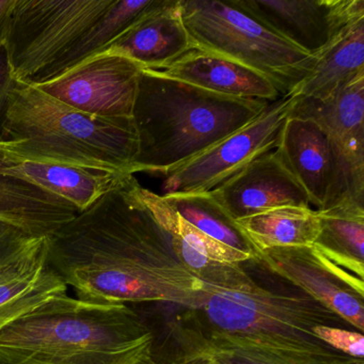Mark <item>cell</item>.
<instances>
[{
    "label": "cell",
    "mask_w": 364,
    "mask_h": 364,
    "mask_svg": "<svg viewBox=\"0 0 364 364\" xmlns=\"http://www.w3.org/2000/svg\"><path fill=\"white\" fill-rule=\"evenodd\" d=\"M139 184L129 174L48 236V262L85 301L168 302L199 309L208 289L178 261L171 234L138 196Z\"/></svg>",
    "instance_id": "obj_1"
},
{
    "label": "cell",
    "mask_w": 364,
    "mask_h": 364,
    "mask_svg": "<svg viewBox=\"0 0 364 364\" xmlns=\"http://www.w3.org/2000/svg\"><path fill=\"white\" fill-rule=\"evenodd\" d=\"M154 336L127 304L50 298L0 329V363L137 364Z\"/></svg>",
    "instance_id": "obj_2"
},
{
    "label": "cell",
    "mask_w": 364,
    "mask_h": 364,
    "mask_svg": "<svg viewBox=\"0 0 364 364\" xmlns=\"http://www.w3.org/2000/svg\"><path fill=\"white\" fill-rule=\"evenodd\" d=\"M269 104L225 97L142 68L132 117L139 144L133 173L167 176L252 122Z\"/></svg>",
    "instance_id": "obj_3"
},
{
    "label": "cell",
    "mask_w": 364,
    "mask_h": 364,
    "mask_svg": "<svg viewBox=\"0 0 364 364\" xmlns=\"http://www.w3.org/2000/svg\"><path fill=\"white\" fill-rule=\"evenodd\" d=\"M0 140L20 141L23 161L123 174H134L139 146L133 119L93 116L18 80L0 118Z\"/></svg>",
    "instance_id": "obj_4"
},
{
    "label": "cell",
    "mask_w": 364,
    "mask_h": 364,
    "mask_svg": "<svg viewBox=\"0 0 364 364\" xmlns=\"http://www.w3.org/2000/svg\"><path fill=\"white\" fill-rule=\"evenodd\" d=\"M191 312L202 317L210 331L330 358L344 355L319 340L313 329L316 326L355 329L304 293H277L257 284L246 291H213Z\"/></svg>",
    "instance_id": "obj_5"
},
{
    "label": "cell",
    "mask_w": 364,
    "mask_h": 364,
    "mask_svg": "<svg viewBox=\"0 0 364 364\" xmlns=\"http://www.w3.org/2000/svg\"><path fill=\"white\" fill-rule=\"evenodd\" d=\"M191 48L214 53L265 76L289 95L312 73L317 59L232 4L180 0Z\"/></svg>",
    "instance_id": "obj_6"
},
{
    "label": "cell",
    "mask_w": 364,
    "mask_h": 364,
    "mask_svg": "<svg viewBox=\"0 0 364 364\" xmlns=\"http://www.w3.org/2000/svg\"><path fill=\"white\" fill-rule=\"evenodd\" d=\"M114 0H14L5 46L14 80L38 85Z\"/></svg>",
    "instance_id": "obj_7"
},
{
    "label": "cell",
    "mask_w": 364,
    "mask_h": 364,
    "mask_svg": "<svg viewBox=\"0 0 364 364\" xmlns=\"http://www.w3.org/2000/svg\"><path fill=\"white\" fill-rule=\"evenodd\" d=\"M291 116L314 121L329 139L331 176L317 210L364 208V74L325 101L297 99Z\"/></svg>",
    "instance_id": "obj_8"
},
{
    "label": "cell",
    "mask_w": 364,
    "mask_h": 364,
    "mask_svg": "<svg viewBox=\"0 0 364 364\" xmlns=\"http://www.w3.org/2000/svg\"><path fill=\"white\" fill-rule=\"evenodd\" d=\"M296 102L295 95L272 102L252 122L170 172L165 176L161 196L208 193L253 159L276 150Z\"/></svg>",
    "instance_id": "obj_9"
},
{
    "label": "cell",
    "mask_w": 364,
    "mask_h": 364,
    "mask_svg": "<svg viewBox=\"0 0 364 364\" xmlns=\"http://www.w3.org/2000/svg\"><path fill=\"white\" fill-rule=\"evenodd\" d=\"M141 70L132 59L105 50L35 86L80 112L132 119Z\"/></svg>",
    "instance_id": "obj_10"
},
{
    "label": "cell",
    "mask_w": 364,
    "mask_h": 364,
    "mask_svg": "<svg viewBox=\"0 0 364 364\" xmlns=\"http://www.w3.org/2000/svg\"><path fill=\"white\" fill-rule=\"evenodd\" d=\"M306 54L318 59L364 20V0H231Z\"/></svg>",
    "instance_id": "obj_11"
},
{
    "label": "cell",
    "mask_w": 364,
    "mask_h": 364,
    "mask_svg": "<svg viewBox=\"0 0 364 364\" xmlns=\"http://www.w3.org/2000/svg\"><path fill=\"white\" fill-rule=\"evenodd\" d=\"M255 261L363 333V280L326 259L314 246L268 249Z\"/></svg>",
    "instance_id": "obj_12"
},
{
    "label": "cell",
    "mask_w": 364,
    "mask_h": 364,
    "mask_svg": "<svg viewBox=\"0 0 364 364\" xmlns=\"http://www.w3.org/2000/svg\"><path fill=\"white\" fill-rule=\"evenodd\" d=\"M210 193L235 220L284 206L311 205L277 150L253 159Z\"/></svg>",
    "instance_id": "obj_13"
},
{
    "label": "cell",
    "mask_w": 364,
    "mask_h": 364,
    "mask_svg": "<svg viewBox=\"0 0 364 364\" xmlns=\"http://www.w3.org/2000/svg\"><path fill=\"white\" fill-rule=\"evenodd\" d=\"M18 146L20 141L0 140V220L31 235L50 236L80 212L27 181L6 176L8 168L23 161Z\"/></svg>",
    "instance_id": "obj_14"
},
{
    "label": "cell",
    "mask_w": 364,
    "mask_h": 364,
    "mask_svg": "<svg viewBox=\"0 0 364 364\" xmlns=\"http://www.w3.org/2000/svg\"><path fill=\"white\" fill-rule=\"evenodd\" d=\"M67 291L48 262V236L38 238L0 266V329Z\"/></svg>",
    "instance_id": "obj_15"
},
{
    "label": "cell",
    "mask_w": 364,
    "mask_h": 364,
    "mask_svg": "<svg viewBox=\"0 0 364 364\" xmlns=\"http://www.w3.org/2000/svg\"><path fill=\"white\" fill-rule=\"evenodd\" d=\"M191 48L180 0H155L152 7L106 50L127 57L144 69L161 70Z\"/></svg>",
    "instance_id": "obj_16"
},
{
    "label": "cell",
    "mask_w": 364,
    "mask_h": 364,
    "mask_svg": "<svg viewBox=\"0 0 364 364\" xmlns=\"http://www.w3.org/2000/svg\"><path fill=\"white\" fill-rule=\"evenodd\" d=\"M156 71L225 97L269 103L282 97L277 87L262 74L220 55L197 48H191L171 65Z\"/></svg>",
    "instance_id": "obj_17"
},
{
    "label": "cell",
    "mask_w": 364,
    "mask_h": 364,
    "mask_svg": "<svg viewBox=\"0 0 364 364\" xmlns=\"http://www.w3.org/2000/svg\"><path fill=\"white\" fill-rule=\"evenodd\" d=\"M276 150L310 204L321 210L331 176V150L325 132L314 121L289 114Z\"/></svg>",
    "instance_id": "obj_18"
},
{
    "label": "cell",
    "mask_w": 364,
    "mask_h": 364,
    "mask_svg": "<svg viewBox=\"0 0 364 364\" xmlns=\"http://www.w3.org/2000/svg\"><path fill=\"white\" fill-rule=\"evenodd\" d=\"M5 174L22 178L61 198L80 213L114 191L129 176L39 161H22L8 168Z\"/></svg>",
    "instance_id": "obj_19"
},
{
    "label": "cell",
    "mask_w": 364,
    "mask_h": 364,
    "mask_svg": "<svg viewBox=\"0 0 364 364\" xmlns=\"http://www.w3.org/2000/svg\"><path fill=\"white\" fill-rule=\"evenodd\" d=\"M364 74V20L351 26L323 53L293 93L298 100L325 101Z\"/></svg>",
    "instance_id": "obj_20"
},
{
    "label": "cell",
    "mask_w": 364,
    "mask_h": 364,
    "mask_svg": "<svg viewBox=\"0 0 364 364\" xmlns=\"http://www.w3.org/2000/svg\"><path fill=\"white\" fill-rule=\"evenodd\" d=\"M183 340L184 353L204 355L217 364H329L338 359L277 348L210 330L208 333L191 330Z\"/></svg>",
    "instance_id": "obj_21"
},
{
    "label": "cell",
    "mask_w": 364,
    "mask_h": 364,
    "mask_svg": "<svg viewBox=\"0 0 364 364\" xmlns=\"http://www.w3.org/2000/svg\"><path fill=\"white\" fill-rule=\"evenodd\" d=\"M257 253L281 247L313 246L319 232L316 210L284 206L238 219Z\"/></svg>",
    "instance_id": "obj_22"
},
{
    "label": "cell",
    "mask_w": 364,
    "mask_h": 364,
    "mask_svg": "<svg viewBox=\"0 0 364 364\" xmlns=\"http://www.w3.org/2000/svg\"><path fill=\"white\" fill-rule=\"evenodd\" d=\"M319 232L313 246L332 263L363 280L364 208L317 210Z\"/></svg>",
    "instance_id": "obj_23"
},
{
    "label": "cell",
    "mask_w": 364,
    "mask_h": 364,
    "mask_svg": "<svg viewBox=\"0 0 364 364\" xmlns=\"http://www.w3.org/2000/svg\"><path fill=\"white\" fill-rule=\"evenodd\" d=\"M155 0H114L101 20L42 78V82L63 73L82 61L104 52L144 16ZM38 84V85H39Z\"/></svg>",
    "instance_id": "obj_24"
},
{
    "label": "cell",
    "mask_w": 364,
    "mask_h": 364,
    "mask_svg": "<svg viewBox=\"0 0 364 364\" xmlns=\"http://www.w3.org/2000/svg\"><path fill=\"white\" fill-rule=\"evenodd\" d=\"M165 201L202 233L257 259V251L249 242L237 221L213 197L212 193H172L161 196Z\"/></svg>",
    "instance_id": "obj_25"
},
{
    "label": "cell",
    "mask_w": 364,
    "mask_h": 364,
    "mask_svg": "<svg viewBox=\"0 0 364 364\" xmlns=\"http://www.w3.org/2000/svg\"><path fill=\"white\" fill-rule=\"evenodd\" d=\"M137 191L140 199L146 204L157 223L166 231L178 235L200 255L219 263L242 264L246 261H252L250 255L213 240L187 223L161 195L144 188L140 184L138 185Z\"/></svg>",
    "instance_id": "obj_26"
},
{
    "label": "cell",
    "mask_w": 364,
    "mask_h": 364,
    "mask_svg": "<svg viewBox=\"0 0 364 364\" xmlns=\"http://www.w3.org/2000/svg\"><path fill=\"white\" fill-rule=\"evenodd\" d=\"M313 331L319 340L334 350L348 357L363 359L364 336L361 332L330 326H316Z\"/></svg>",
    "instance_id": "obj_27"
},
{
    "label": "cell",
    "mask_w": 364,
    "mask_h": 364,
    "mask_svg": "<svg viewBox=\"0 0 364 364\" xmlns=\"http://www.w3.org/2000/svg\"><path fill=\"white\" fill-rule=\"evenodd\" d=\"M38 238L39 236L31 235L16 225L0 220V266L22 252Z\"/></svg>",
    "instance_id": "obj_28"
},
{
    "label": "cell",
    "mask_w": 364,
    "mask_h": 364,
    "mask_svg": "<svg viewBox=\"0 0 364 364\" xmlns=\"http://www.w3.org/2000/svg\"><path fill=\"white\" fill-rule=\"evenodd\" d=\"M14 82L16 80L12 74L7 48H6L5 42H3L0 43V118L5 108L8 92L14 86Z\"/></svg>",
    "instance_id": "obj_29"
},
{
    "label": "cell",
    "mask_w": 364,
    "mask_h": 364,
    "mask_svg": "<svg viewBox=\"0 0 364 364\" xmlns=\"http://www.w3.org/2000/svg\"><path fill=\"white\" fill-rule=\"evenodd\" d=\"M14 3V0H0V43L5 42L8 16Z\"/></svg>",
    "instance_id": "obj_30"
},
{
    "label": "cell",
    "mask_w": 364,
    "mask_h": 364,
    "mask_svg": "<svg viewBox=\"0 0 364 364\" xmlns=\"http://www.w3.org/2000/svg\"><path fill=\"white\" fill-rule=\"evenodd\" d=\"M171 364H217L212 360L198 353H184Z\"/></svg>",
    "instance_id": "obj_31"
},
{
    "label": "cell",
    "mask_w": 364,
    "mask_h": 364,
    "mask_svg": "<svg viewBox=\"0 0 364 364\" xmlns=\"http://www.w3.org/2000/svg\"><path fill=\"white\" fill-rule=\"evenodd\" d=\"M329 364H364V361L363 359H359V358L348 357V355H344L330 362Z\"/></svg>",
    "instance_id": "obj_32"
},
{
    "label": "cell",
    "mask_w": 364,
    "mask_h": 364,
    "mask_svg": "<svg viewBox=\"0 0 364 364\" xmlns=\"http://www.w3.org/2000/svg\"><path fill=\"white\" fill-rule=\"evenodd\" d=\"M137 364H161L159 363V362L155 361L153 359L152 355L151 357L146 358V359L141 360V361L138 362Z\"/></svg>",
    "instance_id": "obj_33"
},
{
    "label": "cell",
    "mask_w": 364,
    "mask_h": 364,
    "mask_svg": "<svg viewBox=\"0 0 364 364\" xmlns=\"http://www.w3.org/2000/svg\"><path fill=\"white\" fill-rule=\"evenodd\" d=\"M0 364H6V363H0Z\"/></svg>",
    "instance_id": "obj_34"
}]
</instances>
